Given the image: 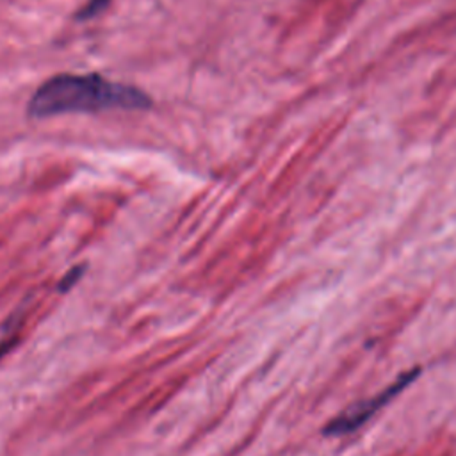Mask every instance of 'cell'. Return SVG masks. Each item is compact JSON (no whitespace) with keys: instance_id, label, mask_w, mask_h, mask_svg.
Here are the masks:
<instances>
[{"instance_id":"obj_3","label":"cell","mask_w":456,"mask_h":456,"mask_svg":"<svg viewBox=\"0 0 456 456\" xmlns=\"http://www.w3.org/2000/svg\"><path fill=\"white\" fill-rule=\"evenodd\" d=\"M110 0H87L84 4V7L80 9V12L77 14L78 20H89V18H94L98 16L109 4Z\"/></svg>"},{"instance_id":"obj_4","label":"cell","mask_w":456,"mask_h":456,"mask_svg":"<svg viewBox=\"0 0 456 456\" xmlns=\"http://www.w3.org/2000/svg\"><path fill=\"white\" fill-rule=\"evenodd\" d=\"M82 274V267H73L68 274H66V278L61 281V285H59V289L61 290H66V289H69L77 280H78V276Z\"/></svg>"},{"instance_id":"obj_1","label":"cell","mask_w":456,"mask_h":456,"mask_svg":"<svg viewBox=\"0 0 456 456\" xmlns=\"http://www.w3.org/2000/svg\"><path fill=\"white\" fill-rule=\"evenodd\" d=\"M150 105L151 98L130 84L112 82L96 73H62L34 91L27 110L28 116L41 119L73 112L142 110Z\"/></svg>"},{"instance_id":"obj_5","label":"cell","mask_w":456,"mask_h":456,"mask_svg":"<svg viewBox=\"0 0 456 456\" xmlns=\"http://www.w3.org/2000/svg\"><path fill=\"white\" fill-rule=\"evenodd\" d=\"M9 344H11V342H7V344H2V346H0V356H2V354H4V351L9 347Z\"/></svg>"},{"instance_id":"obj_2","label":"cell","mask_w":456,"mask_h":456,"mask_svg":"<svg viewBox=\"0 0 456 456\" xmlns=\"http://www.w3.org/2000/svg\"><path fill=\"white\" fill-rule=\"evenodd\" d=\"M417 370L413 372H408L404 374L401 379H397L394 385H390L385 392H381L379 395L365 401V403H360V404H354L351 410L344 411L338 419H335L330 426H328V433H347L351 429H354L360 422H363L369 415H372V411H376L383 403L388 401V397H392L394 394H397L411 378H415Z\"/></svg>"}]
</instances>
